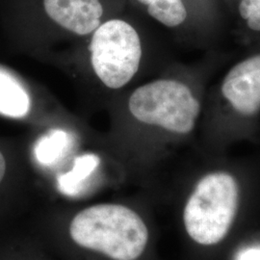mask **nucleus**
Returning <instances> with one entry per match:
<instances>
[{
  "mask_svg": "<svg viewBox=\"0 0 260 260\" xmlns=\"http://www.w3.org/2000/svg\"><path fill=\"white\" fill-rule=\"evenodd\" d=\"M70 235L79 247L112 260H137L149 241L143 219L122 205L103 204L84 208L70 224Z\"/></svg>",
  "mask_w": 260,
  "mask_h": 260,
  "instance_id": "nucleus-1",
  "label": "nucleus"
},
{
  "mask_svg": "<svg viewBox=\"0 0 260 260\" xmlns=\"http://www.w3.org/2000/svg\"><path fill=\"white\" fill-rule=\"evenodd\" d=\"M237 206L238 186L233 176L209 174L199 181L186 204V232L201 245H215L229 233Z\"/></svg>",
  "mask_w": 260,
  "mask_h": 260,
  "instance_id": "nucleus-2",
  "label": "nucleus"
},
{
  "mask_svg": "<svg viewBox=\"0 0 260 260\" xmlns=\"http://www.w3.org/2000/svg\"><path fill=\"white\" fill-rule=\"evenodd\" d=\"M128 108L141 122L185 134L194 128L201 106L185 84L157 80L136 89Z\"/></svg>",
  "mask_w": 260,
  "mask_h": 260,
  "instance_id": "nucleus-3",
  "label": "nucleus"
},
{
  "mask_svg": "<svg viewBox=\"0 0 260 260\" xmlns=\"http://www.w3.org/2000/svg\"><path fill=\"white\" fill-rule=\"evenodd\" d=\"M90 50L95 75L110 89L123 87L138 72L142 57L139 35L123 20L112 19L95 29Z\"/></svg>",
  "mask_w": 260,
  "mask_h": 260,
  "instance_id": "nucleus-4",
  "label": "nucleus"
},
{
  "mask_svg": "<svg viewBox=\"0 0 260 260\" xmlns=\"http://www.w3.org/2000/svg\"><path fill=\"white\" fill-rule=\"evenodd\" d=\"M224 98L242 115L252 116L260 110V55L234 66L222 86Z\"/></svg>",
  "mask_w": 260,
  "mask_h": 260,
  "instance_id": "nucleus-5",
  "label": "nucleus"
},
{
  "mask_svg": "<svg viewBox=\"0 0 260 260\" xmlns=\"http://www.w3.org/2000/svg\"><path fill=\"white\" fill-rule=\"evenodd\" d=\"M47 16L77 35H88L101 25L103 8L100 0H44Z\"/></svg>",
  "mask_w": 260,
  "mask_h": 260,
  "instance_id": "nucleus-6",
  "label": "nucleus"
},
{
  "mask_svg": "<svg viewBox=\"0 0 260 260\" xmlns=\"http://www.w3.org/2000/svg\"><path fill=\"white\" fill-rule=\"evenodd\" d=\"M149 15L168 27L181 24L187 17L182 0H145Z\"/></svg>",
  "mask_w": 260,
  "mask_h": 260,
  "instance_id": "nucleus-7",
  "label": "nucleus"
},
{
  "mask_svg": "<svg viewBox=\"0 0 260 260\" xmlns=\"http://www.w3.org/2000/svg\"><path fill=\"white\" fill-rule=\"evenodd\" d=\"M239 13L243 19H247L249 27L260 31V0H242Z\"/></svg>",
  "mask_w": 260,
  "mask_h": 260,
  "instance_id": "nucleus-8",
  "label": "nucleus"
},
{
  "mask_svg": "<svg viewBox=\"0 0 260 260\" xmlns=\"http://www.w3.org/2000/svg\"><path fill=\"white\" fill-rule=\"evenodd\" d=\"M10 174H11V161L6 152V149L0 146V193L2 189L8 184Z\"/></svg>",
  "mask_w": 260,
  "mask_h": 260,
  "instance_id": "nucleus-9",
  "label": "nucleus"
},
{
  "mask_svg": "<svg viewBox=\"0 0 260 260\" xmlns=\"http://www.w3.org/2000/svg\"><path fill=\"white\" fill-rule=\"evenodd\" d=\"M237 260H260V249L251 248L244 250L238 254Z\"/></svg>",
  "mask_w": 260,
  "mask_h": 260,
  "instance_id": "nucleus-10",
  "label": "nucleus"
}]
</instances>
